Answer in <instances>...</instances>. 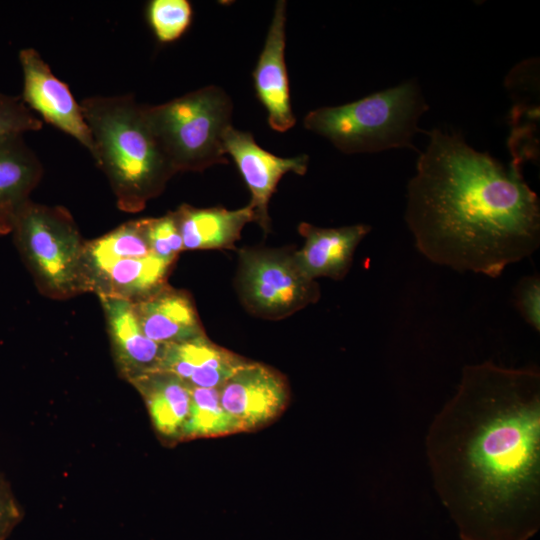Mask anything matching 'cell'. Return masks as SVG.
Segmentation results:
<instances>
[{
  "instance_id": "52a82bcc",
  "label": "cell",
  "mask_w": 540,
  "mask_h": 540,
  "mask_svg": "<svg viewBox=\"0 0 540 540\" xmlns=\"http://www.w3.org/2000/svg\"><path fill=\"white\" fill-rule=\"evenodd\" d=\"M240 287L254 311L284 316L319 298V288L298 268L294 256L273 251L240 254Z\"/></svg>"
},
{
  "instance_id": "44dd1931",
  "label": "cell",
  "mask_w": 540,
  "mask_h": 540,
  "mask_svg": "<svg viewBox=\"0 0 540 540\" xmlns=\"http://www.w3.org/2000/svg\"><path fill=\"white\" fill-rule=\"evenodd\" d=\"M149 255L152 252L145 234L144 219H139L126 222L97 239L85 242L83 264Z\"/></svg>"
},
{
  "instance_id": "9a60e30c",
  "label": "cell",
  "mask_w": 540,
  "mask_h": 540,
  "mask_svg": "<svg viewBox=\"0 0 540 540\" xmlns=\"http://www.w3.org/2000/svg\"><path fill=\"white\" fill-rule=\"evenodd\" d=\"M132 306L145 336L158 344L179 343L205 334L190 296L166 284L132 302Z\"/></svg>"
},
{
  "instance_id": "3957f363",
  "label": "cell",
  "mask_w": 540,
  "mask_h": 540,
  "mask_svg": "<svg viewBox=\"0 0 540 540\" xmlns=\"http://www.w3.org/2000/svg\"><path fill=\"white\" fill-rule=\"evenodd\" d=\"M91 132L93 159L105 173L118 207L137 212L175 174L132 95L93 96L80 102Z\"/></svg>"
},
{
  "instance_id": "5b68a950",
  "label": "cell",
  "mask_w": 540,
  "mask_h": 540,
  "mask_svg": "<svg viewBox=\"0 0 540 540\" xmlns=\"http://www.w3.org/2000/svg\"><path fill=\"white\" fill-rule=\"evenodd\" d=\"M233 105L220 87L209 85L159 105H144L148 125L175 173L228 163L224 135Z\"/></svg>"
},
{
  "instance_id": "cb8c5ba5",
  "label": "cell",
  "mask_w": 540,
  "mask_h": 540,
  "mask_svg": "<svg viewBox=\"0 0 540 540\" xmlns=\"http://www.w3.org/2000/svg\"><path fill=\"white\" fill-rule=\"evenodd\" d=\"M42 120L20 96L0 93V138L41 130Z\"/></svg>"
},
{
  "instance_id": "7a4b0ae2",
  "label": "cell",
  "mask_w": 540,
  "mask_h": 540,
  "mask_svg": "<svg viewBox=\"0 0 540 540\" xmlns=\"http://www.w3.org/2000/svg\"><path fill=\"white\" fill-rule=\"evenodd\" d=\"M407 186L417 250L457 272L497 278L540 245V203L519 163L504 166L460 132L435 128Z\"/></svg>"
},
{
  "instance_id": "8992f818",
  "label": "cell",
  "mask_w": 540,
  "mask_h": 540,
  "mask_svg": "<svg viewBox=\"0 0 540 540\" xmlns=\"http://www.w3.org/2000/svg\"><path fill=\"white\" fill-rule=\"evenodd\" d=\"M11 233L42 294L65 299L85 292V242L68 210L29 200L15 216Z\"/></svg>"
},
{
  "instance_id": "30bf717a",
  "label": "cell",
  "mask_w": 540,
  "mask_h": 540,
  "mask_svg": "<svg viewBox=\"0 0 540 540\" xmlns=\"http://www.w3.org/2000/svg\"><path fill=\"white\" fill-rule=\"evenodd\" d=\"M224 150L226 155L233 159L251 192L249 205L254 212V221L264 230H268V204L280 179L289 172L304 175L309 157L276 156L260 147L250 132L235 129L233 126L228 128L224 135Z\"/></svg>"
},
{
  "instance_id": "277c9868",
  "label": "cell",
  "mask_w": 540,
  "mask_h": 540,
  "mask_svg": "<svg viewBox=\"0 0 540 540\" xmlns=\"http://www.w3.org/2000/svg\"><path fill=\"white\" fill-rule=\"evenodd\" d=\"M428 109L420 86L410 80L351 103L311 110L303 124L346 154L415 150L412 140Z\"/></svg>"
},
{
  "instance_id": "e0dca14e",
  "label": "cell",
  "mask_w": 540,
  "mask_h": 540,
  "mask_svg": "<svg viewBox=\"0 0 540 540\" xmlns=\"http://www.w3.org/2000/svg\"><path fill=\"white\" fill-rule=\"evenodd\" d=\"M128 382L144 400L158 437L167 445L181 442L192 387L177 376L162 371L142 373Z\"/></svg>"
},
{
  "instance_id": "603a6c76",
  "label": "cell",
  "mask_w": 540,
  "mask_h": 540,
  "mask_svg": "<svg viewBox=\"0 0 540 540\" xmlns=\"http://www.w3.org/2000/svg\"><path fill=\"white\" fill-rule=\"evenodd\" d=\"M144 227L152 254L173 263L184 250L174 212L158 218H144Z\"/></svg>"
},
{
  "instance_id": "2e32d148",
  "label": "cell",
  "mask_w": 540,
  "mask_h": 540,
  "mask_svg": "<svg viewBox=\"0 0 540 540\" xmlns=\"http://www.w3.org/2000/svg\"><path fill=\"white\" fill-rule=\"evenodd\" d=\"M99 299L120 374L129 381L142 373L155 371L164 345L145 336L135 316L132 302L112 297Z\"/></svg>"
},
{
  "instance_id": "d4e9b609",
  "label": "cell",
  "mask_w": 540,
  "mask_h": 540,
  "mask_svg": "<svg viewBox=\"0 0 540 540\" xmlns=\"http://www.w3.org/2000/svg\"><path fill=\"white\" fill-rule=\"evenodd\" d=\"M516 306L526 323L537 332L540 330V278L526 276L520 280L515 291Z\"/></svg>"
},
{
  "instance_id": "7402d4cb",
  "label": "cell",
  "mask_w": 540,
  "mask_h": 540,
  "mask_svg": "<svg viewBox=\"0 0 540 540\" xmlns=\"http://www.w3.org/2000/svg\"><path fill=\"white\" fill-rule=\"evenodd\" d=\"M192 6L187 0H152L147 7V18L162 43L180 38L192 21Z\"/></svg>"
},
{
  "instance_id": "ffe728a7",
  "label": "cell",
  "mask_w": 540,
  "mask_h": 540,
  "mask_svg": "<svg viewBox=\"0 0 540 540\" xmlns=\"http://www.w3.org/2000/svg\"><path fill=\"white\" fill-rule=\"evenodd\" d=\"M236 421L222 407L215 388L192 387L191 404L181 442L240 433Z\"/></svg>"
},
{
  "instance_id": "5bb4252c",
  "label": "cell",
  "mask_w": 540,
  "mask_h": 540,
  "mask_svg": "<svg viewBox=\"0 0 540 540\" xmlns=\"http://www.w3.org/2000/svg\"><path fill=\"white\" fill-rule=\"evenodd\" d=\"M370 230L366 224L321 228L303 222L299 232L305 243L293 254L295 262L308 279H342L350 269L357 246Z\"/></svg>"
},
{
  "instance_id": "4fadbf2b",
  "label": "cell",
  "mask_w": 540,
  "mask_h": 540,
  "mask_svg": "<svg viewBox=\"0 0 540 540\" xmlns=\"http://www.w3.org/2000/svg\"><path fill=\"white\" fill-rule=\"evenodd\" d=\"M249 360L201 335L164 345L155 371L173 374L191 387L219 389Z\"/></svg>"
},
{
  "instance_id": "9c48e42d",
  "label": "cell",
  "mask_w": 540,
  "mask_h": 540,
  "mask_svg": "<svg viewBox=\"0 0 540 540\" xmlns=\"http://www.w3.org/2000/svg\"><path fill=\"white\" fill-rule=\"evenodd\" d=\"M19 62L23 73L20 97L26 106L47 123L76 139L93 157L95 147L91 132L80 103L75 100L68 85L53 74L34 48L21 49Z\"/></svg>"
},
{
  "instance_id": "484cf974",
  "label": "cell",
  "mask_w": 540,
  "mask_h": 540,
  "mask_svg": "<svg viewBox=\"0 0 540 540\" xmlns=\"http://www.w3.org/2000/svg\"><path fill=\"white\" fill-rule=\"evenodd\" d=\"M23 511L15 499L10 485L0 474V540H6L19 524Z\"/></svg>"
},
{
  "instance_id": "ba28073f",
  "label": "cell",
  "mask_w": 540,
  "mask_h": 540,
  "mask_svg": "<svg viewBox=\"0 0 540 540\" xmlns=\"http://www.w3.org/2000/svg\"><path fill=\"white\" fill-rule=\"evenodd\" d=\"M222 407L241 432L258 430L277 419L289 401L286 379L273 368L248 361L218 389Z\"/></svg>"
},
{
  "instance_id": "7c38bea8",
  "label": "cell",
  "mask_w": 540,
  "mask_h": 540,
  "mask_svg": "<svg viewBox=\"0 0 540 540\" xmlns=\"http://www.w3.org/2000/svg\"><path fill=\"white\" fill-rule=\"evenodd\" d=\"M173 263L155 255L84 263L85 292L131 302L149 296L164 286Z\"/></svg>"
},
{
  "instance_id": "8fae6325",
  "label": "cell",
  "mask_w": 540,
  "mask_h": 540,
  "mask_svg": "<svg viewBox=\"0 0 540 540\" xmlns=\"http://www.w3.org/2000/svg\"><path fill=\"white\" fill-rule=\"evenodd\" d=\"M287 3L276 2L263 49L253 71L256 96L267 111L269 126L286 132L296 124L285 62Z\"/></svg>"
},
{
  "instance_id": "ac0fdd59",
  "label": "cell",
  "mask_w": 540,
  "mask_h": 540,
  "mask_svg": "<svg viewBox=\"0 0 540 540\" xmlns=\"http://www.w3.org/2000/svg\"><path fill=\"white\" fill-rule=\"evenodd\" d=\"M42 175V164L23 135L0 138V234L11 232L15 216Z\"/></svg>"
},
{
  "instance_id": "d6986e66",
  "label": "cell",
  "mask_w": 540,
  "mask_h": 540,
  "mask_svg": "<svg viewBox=\"0 0 540 540\" xmlns=\"http://www.w3.org/2000/svg\"><path fill=\"white\" fill-rule=\"evenodd\" d=\"M185 249L229 248L244 226L254 221L250 205L237 210L195 208L187 204L174 211Z\"/></svg>"
},
{
  "instance_id": "6da1fadb",
  "label": "cell",
  "mask_w": 540,
  "mask_h": 540,
  "mask_svg": "<svg viewBox=\"0 0 540 540\" xmlns=\"http://www.w3.org/2000/svg\"><path fill=\"white\" fill-rule=\"evenodd\" d=\"M434 488L462 540H529L540 527V371L466 365L425 439Z\"/></svg>"
}]
</instances>
